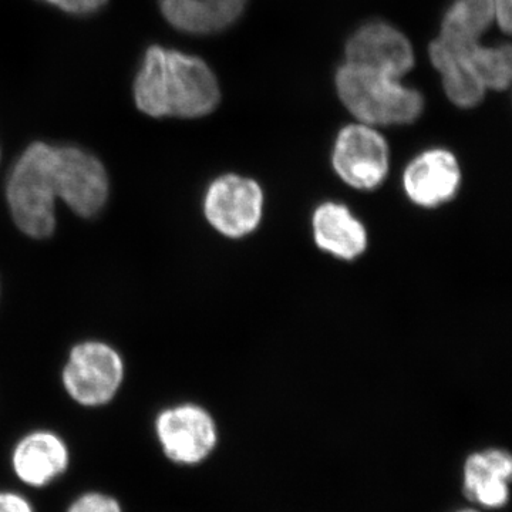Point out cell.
Wrapping results in <instances>:
<instances>
[{
    "mask_svg": "<svg viewBox=\"0 0 512 512\" xmlns=\"http://www.w3.org/2000/svg\"><path fill=\"white\" fill-rule=\"evenodd\" d=\"M0 512H36V508L25 494L0 490Z\"/></svg>",
    "mask_w": 512,
    "mask_h": 512,
    "instance_id": "obj_20",
    "label": "cell"
},
{
    "mask_svg": "<svg viewBox=\"0 0 512 512\" xmlns=\"http://www.w3.org/2000/svg\"><path fill=\"white\" fill-rule=\"evenodd\" d=\"M265 197L261 185L248 177L225 174L212 181L204 197V214L224 237H248L261 225Z\"/></svg>",
    "mask_w": 512,
    "mask_h": 512,
    "instance_id": "obj_4",
    "label": "cell"
},
{
    "mask_svg": "<svg viewBox=\"0 0 512 512\" xmlns=\"http://www.w3.org/2000/svg\"><path fill=\"white\" fill-rule=\"evenodd\" d=\"M312 232L316 247L342 261H355L369 245L365 224L339 202H325L316 208Z\"/></svg>",
    "mask_w": 512,
    "mask_h": 512,
    "instance_id": "obj_13",
    "label": "cell"
},
{
    "mask_svg": "<svg viewBox=\"0 0 512 512\" xmlns=\"http://www.w3.org/2000/svg\"><path fill=\"white\" fill-rule=\"evenodd\" d=\"M133 96L137 109L147 116L198 119L217 109L221 92L201 57L154 45L141 59Z\"/></svg>",
    "mask_w": 512,
    "mask_h": 512,
    "instance_id": "obj_1",
    "label": "cell"
},
{
    "mask_svg": "<svg viewBox=\"0 0 512 512\" xmlns=\"http://www.w3.org/2000/svg\"><path fill=\"white\" fill-rule=\"evenodd\" d=\"M494 20L493 0H456L444 15L440 39L464 49L478 43Z\"/></svg>",
    "mask_w": 512,
    "mask_h": 512,
    "instance_id": "obj_15",
    "label": "cell"
},
{
    "mask_svg": "<svg viewBox=\"0 0 512 512\" xmlns=\"http://www.w3.org/2000/svg\"><path fill=\"white\" fill-rule=\"evenodd\" d=\"M66 512H126L119 498L104 491L90 490L77 495Z\"/></svg>",
    "mask_w": 512,
    "mask_h": 512,
    "instance_id": "obj_17",
    "label": "cell"
},
{
    "mask_svg": "<svg viewBox=\"0 0 512 512\" xmlns=\"http://www.w3.org/2000/svg\"><path fill=\"white\" fill-rule=\"evenodd\" d=\"M336 90L346 109L367 126L409 124L423 111V96L389 76L345 63L336 73Z\"/></svg>",
    "mask_w": 512,
    "mask_h": 512,
    "instance_id": "obj_3",
    "label": "cell"
},
{
    "mask_svg": "<svg viewBox=\"0 0 512 512\" xmlns=\"http://www.w3.org/2000/svg\"><path fill=\"white\" fill-rule=\"evenodd\" d=\"M495 20L505 33L511 32L512 0H493Z\"/></svg>",
    "mask_w": 512,
    "mask_h": 512,
    "instance_id": "obj_21",
    "label": "cell"
},
{
    "mask_svg": "<svg viewBox=\"0 0 512 512\" xmlns=\"http://www.w3.org/2000/svg\"><path fill=\"white\" fill-rule=\"evenodd\" d=\"M124 377L123 360L111 346L84 342L70 353L63 383L73 400L86 407L109 403Z\"/></svg>",
    "mask_w": 512,
    "mask_h": 512,
    "instance_id": "obj_6",
    "label": "cell"
},
{
    "mask_svg": "<svg viewBox=\"0 0 512 512\" xmlns=\"http://www.w3.org/2000/svg\"><path fill=\"white\" fill-rule=\"evenodd\" d=\"M346 63L400 79L413 69L414 52L402 32L387 23L372 22L350 37Z\"/></svg>",
    "mask_w": 512,
    "mask_h": 512,
    "instance_id": "obj_9",
    "label": "cell"
},
{
    "mask_svg": "<svg viewBox=\"0 0 512 512\" xmlns=\"http://www.w3.org/2000/svg\"><path fill=\"white\" fill-rule=\"evenodd\" d=\"M6 198L13 221L30 238L50 237L56 228L55 146L30 144L10 170Z\"/></svg>",
    "mask_w": 512,
    "mask_h": 512,
    "instance_id": "obj_2",
    "label": "cell"
},
{
    "mask_svg": "<svg viewBox=\"0 0 512 512\" xmlns=\"http://www.w3.org/2000/svg\"><path fill=\"white\" fill-rule=\"evenodd\" d=\"M156 436L164 456L180 467L205 463L220 439L214 417L197 404H181L158 414Z\"/></svg>",
    "mask_w": 512,
    "mask_h": 512,
    "instance_id": "obj_5",
    "label": "cell"
},
{
    "mask_svg": "<svg viewBox=\"0 0 512 512\" xmlns=\"http://www.w3.org/2000/svg\"><path fill=\"white\" fill-rule=\"evenodd\" d=\"M248 0H207L215 33L227 29L244 13Z\"/></svg>",
    "mask_w": 512,
    "mask_h": 512,
    "instance_id": "obj_18",
    "label": "cell"
},
{
    "mask_svg": "<svg viewBox=\"0 0 512 512\" xmlns=\"http://www.w3.org/2000/svg\"><path fill=\"white\" fill-rule=\"evenodd\" d=\"M429 56L431 63L441 74L444 92L451 103L461 109H471L483 101L487 89L468 66L458 47L448 45L439 37L431 43Z\"/></svg>",
    "mask_w": 512,
    "mask_h": 512,
    "instance_id": "obj_14",
    "label": "cell"
},
{
    "mask_svg": "<svg viewBox=\"0 0 512 512\" xmlns=\"http://www.w3.org/2000/svg\"><path fill=\"white\" fill-rule=\"evenodd\" d=\"M461 185L457 157L444 148H431L414 158L403 174L407 198L421 208H437L456 197Z\"/></svg>",
    "mask_w": 512,
    "mask_h": 512,
    "instance_id": "obj_10",
    "label": "cell"
},
{
    "mask_svg": "<svg viewBox=\"0 0 512 512\" xmlns=\"http://www.w3.org/2000/svg\"><path fill=\"white\" fill-rule=\"evenodd\" d=\"M454 512H483L480 508H461V510H457Z\"/></svg>",
    "mask_w": 512,
    "mask_h": 512,
    "instance_id": "obj_22",
    "label": "cell"
},
{
    "mask_svg": "<svg viewBox=\"0 0 512 512\" xmlns=\"http://www.w3.org/2000/svg\"><path fill=\"white\" fill-rule=\"evenodd\" d=\"M332 164L343 183L356 190L372 191L389 174V146L372 126L350 124L336 138Z\"/></svg>",
    "mask_w": 512,
    "mask_h": 512,
    "instance_id": "obj_8",
    "label": "cell"
},
{
    "mask_svg": "<svg viewBox=\"0 0 512 512\" xmlns=\"http://www.w3.org/2000/svg\"><path fill=\"white\" fill-rule=\"evenodd\" d=\"M72 16H90L100 12L109 0H42Z\"/></svg>",
    "mask_w": 512,
    "mask_h": 512,
    "instance_id": "obj_19",
    "label": "cell"
},
{
    "mask_svg": "<svg viewBox=\"0 0 512 512\" xmlns=\"http://www.w3.org/2000/svg\"><path fill=\"white\" fill-rule=\"evenodd\" d=\"M10 463L19 483L32 490H43L67 473L70 451L59 434L37 430L16 443Z\"/></svg>",
    "mask_w": 512,
    "mask_h": 512,
    "instance_id": "obj_12",
    "label": "cell"
},
{
    "mask_svg": "<svg viewBox=\"0 0 512 512\" xmlns=\"http://www.w3.org/2000/svg\"><path fill=\"white\" fill-rule=\"evenodd\" d=\"M512 457L504 448H483L468 454L461 468L467 500L481 511H500L511 497Z\"/></svg>",
    "mask_w": 512,
    "mask_h": 512,
    "instance_id": "obj_11",
    "label": "cell"
},
{
    "mask_svg": "<svg viewBox=\"0 0 512 512\" xmlns=\"http://www.w3.org/2000/svg\"><path fill=\"white\" fill-rule=\"evenodd\" d=\"M468 66L476 73L485 89L504 90L512 77L511 47L483 46L480 43L460 49Z\"/></svg>",
    "mask_w": 512,
    "mask_h": 512,
    "instance_id": "obj_16",
    "label": "cell"
},
{
    "mask_svg": "<svg viewBox=\"0 0 512 512\" xmlns=\"http://www.w3.org/2000/svg\"><path fill=\"white\" fill-rule=\"evenodd\" d=\"M55 183L57 198L80 217L99 214L109 198L106 168L77 146H55Z\"/></svg>",
    "mask_w": 512,
    "mask_h": 512,
    "instance_id": "obj_7",
    "label": "cell"
}]
</instances>
